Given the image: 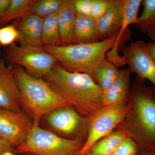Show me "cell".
I'll return each mask as SVG.
<instances>
[{"instance_id":"5","label":"cell","mask_w":155,"mask_h":155,"mask_svg":"<svg viewBox=\"0 0 155 155\" xmlns=\"http://www.w3.org/2000/svg\"><path fill=\"white\" fill-rule=\"evenodd\" d=\"M84 143L81 139L64 138L32 125L17 152L36 155H78Z\"/></svg>"},{"instance_id":"29","label":"cell","mask_w":155,"mask_h":155,"mask_svg":"<svg viewBox=\"0 0 155 155\" xmlns=\"http://www.w3.org/2000/svg\"><path fill=\"white\" fill-rule=\"evenodd\" d=\"M11 0H0V18L5 14L9 8Z\"/></svg>"},{"instance_id":"23","label":"cell","mask_w":155,"mask_h":155,"mask_svg":"<svg viewBox=\"0 0 155 155\" xmlns=\"http://www.w3.org/2000/svg\"><path fill=\"white\" fill-rule=\"evenodd\" d=\"M64 0H40L34 1L28 13H32L42 18L58 12Z\"/></svg>"},{"instance_id":"14","label":"cell","mask_w":155,"mask_h":155,"mask_svg":"<svg viewBox=\"0 0 155 155\" xmlns=\"http://www.w3.org/2000/svg\"><path fill=\"white\" fill-rule=\"evenodd\" d=\"M129 68L119 70L117 80L107 90L103 92V106L113 105L127 102L130 90V76Z\"/></svg>"},{"instance_id":"13","label":"cell","mask_w":155,"mask_h":155,"mask_svg":"<svg viewBox=\"0 0 155 155\" xmlns=\"http://www.w3.org/2000/svg\"><path fill=\"white\" fill-rule=\"evenodd\" d=\"M122 21V0H110L106 13L96 21L100 40H105L119 34Z\"/></svg>"},{"instance_id":"31","label":"cell","mask_w":155,"mask_h":155,"mask_svg":"<svg viewBox=\"0 0 155 155\" xmlns=\"http://www.w3.org/2000/svg\"><path fill=\"white\" fill-rule=\"evenodd\" d=\"M137 155H155V150L140 151Z\"/></svg>"},{"instance_id":"3","label":"cell","mask_w":155,"mask_h":155,"mask_svg":"<svg viewBox=\"0 0 155 155\" xmlns=\"http://www.w3.org/2000/svg\"><path fill=\"white\" fill-rule=\"evenodd\" d=\"M118 35L92 43L43 46L42 48L55 57L67 71L85 73L92 77L95 69L107 59L106 56L109 51L113 55H119V46L125 39H119Z\"/></svg>"},{"instance_id":"28","label":"cell","mask_w":155,"mask_h":155,"mask_svg":"<svg viewBox=\"0 0 155 155\" xmlns=\"http://www.w3.org/2000/svg\"><path fill=\"white\" fill-rule=\"evenodd\" d=\"M12 144L8 141L0 138V155L7 151H11Z\"/></svg>"},{"instance_id":"17","label":"cell","mask_w":155,"mask_h":155,"mask_svg":"<svg viewBox=\"0 0 155 155\" xmlns=\"http://www.w3.org/2000/svg\"><path fill=\"white\" fill-rule=\"evenodd\" d=\"M119 70L116 65L106 59L95 69L92 77L104 92L117 80Z\"/></svg>"},{"instance_id":"11","label":"cell","mask_w":155,"mask_h":155,"mask_svg":"<svg viewBox=\"0 0 155 155\" xmlns=\"http://www.w3.org/2000/svg\"><path fill=\"white\" fill-rule=\"evenodd\" d=\"M20 105V92L13 66L0 61V109L19 112Z\"/></svg>"},{"instance_id":"12","label":"cell","mask_w":155,"mask_h":155,"mask_svg":"<svg viewBox=\"0 0 155 155\" xmlns=\"http://www.w3.org/2000/svg\"><path fill=\"white\" fill-rule=\"evenodd\" d=\"M44 18L28 13L19 19L17 27L19 45L42 48V31Z\"/></svg>"},{"instance_id":"26","label":"cell","mask_w":155,"mask_h":155,"mask_svg":"<svg viewBox=\"0 0 155 155\" xmlns=\"http://www.w3.org/2000/svg\"><path fill=\"white\" fill-rule=\"evenodd\" d=\"M110 0H93L91 17L97 21L102 17L110 5Z\"/></svg>"},{"instance_id":"20","label":"cell","mask_w":155,"mask_h":155,"mask_svg":"<svg viewBox=\"0 0 155 155\" xmlns=\"http://www.w3.org/2000/svg\"><path fill=\"white\" fill-rule=\"evenodd\" d=\"M58 11L44 18L41 36L43 46L61 45L58 23Z\"/></svg>"},{"instance_id":"27","label":"cell","mask_w":155,"mask_h":155,"mask_svg":"<svg viewBox=\"0 0 155 155\" xmlns=\"http://www.w3.org/2000/svg\"><path fill=\"white\" fill-rule=\"evenodd\" d=\"M76 14L81 16L91 17L93 0H73Z\"/></svg>"},{"instance_id":"21","label":"cell","mask_w":155,"mask_h":155,"mask_svg":"<svg viewBox=\"0 0 155 155\" xmlns=\"http://www.w3.org/2000/svg\"><path fill=\"white\" fill-rule=\"evenodd\" d=\"M143 10L134 24L138 30L147 35L155 32V0H143Z\"/></svg>"},{"instance_id":"4","label":"cell","mask_w":155,"mask_h":155,"mask_svg":"<svg viewBox=\"0 0 155 155\" xmlns=\"http://www.w3.org/2000/svg\"><path fill=\"white\" fill-rule=\"evenodd\" d=\"M13 67L21 104L33 118L32 125H38L41 118L45 114L58 108L71 107L45 81L31 76L22 67Z\"/></svg>"},{"instance_id":"24","label":"cell","mask_w":155,"mask_h":155,"mask_svg":"<svg viewBox=\"0 0 155 155\" xmlns=\"http://www.w3.org/2000/svg\"><path fill=\"white\" fill-rule=\"evenodd\" d=\"M19 36L17 27L9 25L0 28V45L4 46L14 44Z\"/></svg>"},{"instance_id":"33","label":"cell","mask_w":155,"mask_h":155,"mask_svg":"<svg viewBox=\"0 0 155 155\" xmlns=\"http://www.w3.org/2000/svg\"><path fill=\"white\" fill-rule=\"evenodd\" d=\"M3 155H13V154L11 152V151H7L4 153Z\"/></svg>"},{"instance_id":"18","label":"cell","mask_w":155,"mask_h":155,"mask_svg":"<svg viewBox=\"0 0 155 155\" xmlns=\"http://www.w3.org/2000/svg\"><path fill=\"white\" fill-rule=\"evenodd\" d=\"M126 137L123 131L116 129L110 134L97 142L85 155H111Z\"/></svg>"},{"instance_id":"8","label":"cell","mask_w":155,"mask_h":155,"mask_svg":"<svg viewBox=\"0 0 155 155\" xmlns=\"http://www.w3.org/2000/svg\"><path fill=\"white\" fill-rule=\"evenodd\" d=\"M49 125L60 133L74 139L87 135L88 117L82 116L72 107L58 108L49 113Z\"/></svg>"},{"instance_id":"25","label":"cell","mask_w":155,"mask_h":155,"mask_svg":"<svg viewBox=\"0 0 155 155\" xmlns=\"http://www.w3.org/2000/svg\"><path fill=\"white\" fill-rule=\"evenodd\" d=\"M140 150L135 142L125 137L111 155H137Z\"/></svg>"},{"instance_id":"10","label":"cell","mask_w":155,"mask_h":155,"mask_svg":"<svg viewBox=\"0 0 155 155\" xmlns=\"http://www.w3.org/2000/svg\"><path fill=\"white\" fill-rule=\"evenodd\" d=\"M32 124L22 112L0 109V138L19 145L29 132Z\"/></svg>"},{"instance_id":"15","label":"cell","mask_w":155,"mask_h":155,"mask_svg":"<svg viewBox=\"0 0 155 155\" xmlns=\"http://www.w3.org/2000/svg\"><path fill=\"white\" fill-rule=\"evenodd\" d=\"M77 14L73 0H64L58 11L61 45L75 44L74 29Z\"/></svg>"},{"instance_id":"9","label":"cell","mask_w":155,"mask_h":155,"mask_svg":"<svg viewBox=\"0 0 155 155\" xmlns=\"http://www.w3.org/2000/svg\"><path fill=\"white\" fill-rule=\"evenodd\" d=\"M123 54L132 73L141 80L149 81L155 88V63L148 52L146 43L142 40L131 43L125 48Z\"/></svg>"},{"instance_id":"19","label":"cell","mask_w":155,"mask_h":155,"mask_svg":"<svg viewBox=\"0 0 155 155\" xmlns=\"http://www.w3.org/2000/svg\"><path fill=\"white\" fill-rule=\"evenodd\" d=\"M142 0H122V21L118 37L119 39H125V34L128 27L135 24L138 19V12Z\"/></svg>"},{"instance_id":"16","label":"cell","mask_w":155,"mask_h":155,"mask_svg":"<svg viewBox=\"0 0 155 155\" xmlns=\"http://www.w3.org/2000/svg\"><path fill=\"white\" fill-rule=\"evenodd\" d=\"M74 38L75 44L92 43L101 41L98 35L96 21L91 17L77 14Z\"/></svg>"},{"instance_id":"32","label":"cell","mask_w":155,"mask_h":155,"mask_svg":"<svg viewBox=\"0 0 155 155\" xmlns=\"http://www.w3.org/2000/svg\"><path fill=\"white\" fill-rule=\"evenodd\" d=\"M148 38L152 40L153 41H155V32L154 33L149 34L147 35Z\"/></svg>"},{"instance_id":"22","label":"cell","mask_w":155,"mask_h":155,"mask_svg":"<svg viewBox=\"0 0 155 155\" xmlns=\"http://www.w3.org/2000/svg\"><path fill=\"white\" fill-rule=\"evenodd\" d=\"M35 1V0H34ZM34 0H11L8 11L0 18V27H2L9 22L16 19H20L28 13Z\"/></svg>"},{"instance_id":"7","label":"cell","mask_w":155,"mask_h":155,"mask_svg":"<svg viewBox=\"0 0 155 155\" xmlns=\"http://www.w3.org/2000/svg\"><path fill=\"white\" fill-rule=\"evenodd\" d=\"M5 54L11 65L22 67L28 74L37 78L46 76L58 62L42 48L37 47L14 44L7 49Z\"/></svg>"},{"instance_id":"6","label":"cell","mask_w":155,"mask_h":155,"mask_svg":"<svg viewBox=\"0 0 155 155\" xmlns=\"http://www.w3.org/2000/svg\"><path fill=\"white\" fill-rule=\"evenodd\" d=\"M128 110L127 103L103 106L87 116L86 140L78 155H85L100 140L113 132L123 121Z\"/></svg>"},{"instance_id":"1","label":"cell","mask_w":155,"mask_h":155,"mask_svg":"<svg viewBox=\"0 0 155 155\" xmlns=\"http://www.w3.org/2000/svg\"><path fill=\"white\" fill-rule=\"evenodd\" d=\"M137 78L127 99L128 110L116 129L135 142L140 151L155 150V88Z\"/></svg>"},{"instance_id":"2","label":"cell","mask_w":155,"mask_h":155,"mask_svg":"<svg viewBox=\"0 0 155 155\" xmlns=\"http://www.w3.org/2000/svg\"><path fill=\"white\" fill-rule=\"evenodd\" d=\"M45 81L69 105L89 116L103 107V91L91 75L71 72L57 64Z\"/></svg>"},{"instance_id":"30","label":"cell","mask_w":155,"mask_h":155,"mask_svg":"<svg viewBox=\"0 0 155 155\" xmlns=\"http://www.w3.org/2000/svg\"><path fill=\"white\" fill-rule=\"evenodd\" d=\"M146 46L150 55L155 63V41L146 43Z\"/></svg>"}]
</instances>
